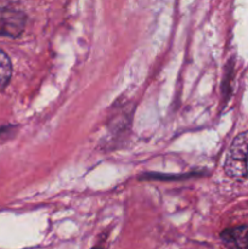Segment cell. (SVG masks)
<instances>
[{
	"mask_svg": "<svg viewBox=\"0 0 248 249\" xmlns=\"http://www.w3.org/2000/svg\"><path fill=\"white\" fill-rule=\"evenodd\" d=\"M248 131L236 136L225 160V172L230 178L242 180L248 174Z\"/></svg>",
	"mask_w": 248,
	"mask_h": 249,
	"instance_id": "obj_1",
	"label": "cell"
},
{
	"mask_svg": "<svg viewBox=\"0 0 248 249\" xmlns=\"http://www.w3.org/2000/svg\"><path fill=\"white\" fill-rule=\"evenodd\" d=\"M26 19L21 10L0 5V36L17 38L24 31Z\"/></svg>",
	"mask_w": 248,
	"mask_h": 249,
	"instance_id": "obj_2",
	"label": "cell"
},
{
	"mask_svg": "<svg viewBox=\"0 0 248 249\" xmlns=\"http://www.w3.org/2000/svg\"><path fill=\"white\" fill-rule=\"evenodd\" d=\"M220 238L229 249H248V225L226 229Z\"/></svg>",
	"mask_w": 248,
	"mask_h": 249,
	"instance_id": "obj_3",
	"label": "cell"
},
{
	"mask_svg": "<svg viewBox=\"0 0 248 249\" xmlns=\"http://www.w3.org/2000/svg\"><path fill=\"white\" fill-rule=\"evenodd\" d=\"M92 249H101L100 247H95V248H92Z\"/></svg>",
	"mask_w": 248,
	"mask_h": 249,
	"instance_id": "obj_5",
	"label": "cell"
},
{
	"mask_svg": "<svg viewBox=\"0 0 248 249\" xmlns=\"http://www.w3.org/2000/svg\"><path fill=\"white\" fill-rule=\"evenodd\" d=\"M12 73L11 61H10L9 56L0 50V88L5 87L7 82L10 80Z\"/></svg>",
	"mask_w": 248,
	"mask_h": 249,
	"instance_id": "obj_4",
	"label": "cell"
}]
</instances>
